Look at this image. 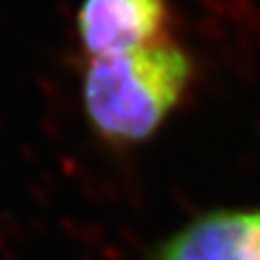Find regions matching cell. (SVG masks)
Listing matches in <instances>:
<instances>
[{
	"label": "cell",
	"mask_w": 260,
	"mask_h": 260,
	"mask_svg": "<svg viewBox=\"0 0 260 260\" xmlns=\"http://www.w3.org/2000/svg\"><path fill=\"white\" fill-rule=\"evenodd\" d=\"M191 77L189 54L168 39L121 54L91 58L83 79L87 121L108 143H143L179 106Z\"/></svg>",
	"instance_id": "6da1fadb"
},
{
	"label": "cell",
	"mask_w": 260,
	"mask_h": 260,
	"mask_svg": "<svg viewBox=\"0 0 260 260\" xmlns=\"http://www.w3.org/2000/svg\"><path fill=\"white\" fill-rule=\"evenodd\" d=\"M168 23L166 0H83L77 12L79 43L91 58L158 43Z\"/></svg>",
	"instance_id": "7a4b0ae2"
},
{
	"label": "cell",
	"mask_w": 260,
	"mask_h": 260,
	"mask_svg": "<svg viewBox=\"0 0 260 260\" xmlns=\"http://www.w3.org/2000/svg\"><path fill=\"white\" fill-rule=\"evenodd\" d=\"M149 260H260V210H216L170 235Z\"/></svg>",
	"instance_id": "3957f363"
}]
</instances>
